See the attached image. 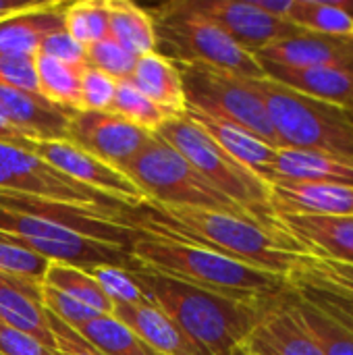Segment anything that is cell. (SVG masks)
Returning <instances> with one entry per match:
<instances>
[{
    "label": "cell",
    "instance_id": "6da1fadb",
    "mask_svg": "<svg viewBox=\"0 0 353 355\" xmlns=\"http://www.w3.org/2000/svg\"><path fill=\"white\" fill-rule=\"evenodd\" d=\"M125 223L139 231L189 241L287 279L295 275L308 258L306 250L279 227L270 229L243 214L146 204L141 208H127Z\"/></svg>",
    "mask_w": 353,
    "mask_h": 355
},
{
    "label": "cell",
    "instance_id": "7a4b0ae2",
    "mask_svg": "<svg viewBox=\"0 0 353 355\" xmlns=\"http://www.w3.org/2000/svg\"><path fill=\"white\" fill-rule=\"evenodd\" d=\"M135 277L148 297L208 355H239L270 308L281 302H241L164 275L137 268ZM291 293V291H289Z\"/></svg>",
    "mask_w": 353,
    "mask_h": 355
},
{
    "label": "cell",
    "instance_id": "3957f363",
    "mask_svg": "<svg viewBox=\"0 0 353 355\" xmlns=\"http://www.w3.org/2000/svg\"><path fill=\"white\" fill-rule=\"evenodd\" d=\"M129 252L139 268L241 302H273L291 291L287 277L241 264L171 235L137 229Z\"/></svg>",
    "mask_w": 353,
    "mask_h": 355
},
{
    "label": "cell",
    "instance_id": "277c9868",
    "mask_svg": "<svg viewBox=\"0 0 353 355\" xmlns=\"http://www.w3.org/2000/svg\"><path fill=\"white\" fill-rule=\"evenodd\" d=\"M148 12L154 21L156 52L175 64H204L241 79H266L256 56L193 10L189 0L164 2L148 8Z\"/></svg>",
    "mask_w": 353,
    "mask_h": 355
},
{
    "label": "cell",
    "instance_id": "5b68a950",
    "mask_svg": "<svg viewBox=\"0 0 353 355\" xmlns=\"http://www.w3.org/2000/svg\"><path fill=\"white\" fill-rule=\"evenodd\" d=\"M281 148L314 150L353 164V123L343 106L314 100L270 79H252Z\"/></svg>",
    "mask_w": 353,
    "mask_h": 355
},
{
    "label": "cell",
    "instance_id": "8992f818",
    "mask_svg": "<svg viewBox=\"0 0 353 355\" xmlns=\"http://www.w3.org/2000/svg\"><path fill=\"white\" fill-rule=\"evenodd\" d=\"M156 135L175 148L216 191L241 206L258 223L277 229L270 185L229 156L187 112L169 119Z\"/></svg>",
    "mask_w": 353,
    "mask_h": 355
},
{
    "label": "cell",
    "instance_id": "52a82bcc",
    "mask_svg": "<svg viewBox=\"0 0 353 355\" xmlns=\"http://www.w3.org/2000/svg\"><path fill=\"white\" fill-rule=\"evenodd\" d=\"M0 239L25 248L48 262L71 264L83 270L100 264L139 268L125 245L87 237L58 218L8 206H0Z\"/></svg>",
    "mask_w": 353,
    "mask_h": 355
},
{
    "label": "cell",
    "instance_id": "ba28073f",
    "mask_svg": "<svg viewBox=\"0 0 353 355\" xmlns=\"http://www.w3.org/2000/svg\"><path fill=\"white\" fill-rule=\"evenodd\" d=\"M123 173L144 191L148 204L204 208L250 216L241 206L216 191L175 148H171L156 133L123 168Z\"/></svg>",
    "mask_w": 353,
    "mask_h": 355
},
{
    "label": "cell",
    "instance_id": "9c48e42d",
    "mask_svg": "<svg viewBox=\"0 0 353 355\" xmlns=\"http://www.w3.org/2000/svg\"><path fill=\"white\" fill-rule=\"evenodd\" d=\"M179 71L185 92V112L235 123L266 144L281 148L252 79H241L204 64H183Z\"/></svg>",
    "mask_w": 353,
    "mask_h": 355
},
{
    "label": "cell",
    "instance_id": "30bf717a",
    "mask_svg": "<svg viewBox=\"0 0 353 355\" xmlns=\"http://www.w3.org/2000/svg\"><path fill=\"white\" fill-rule=\"evenodd\" d=\"M0 193L40 198L73 206L121 208L123 204L100 196L46 164L25 146L0 139Z\"/></svg>",
    "mask_w": 353,
    "mask_h": 355
},
{
    "label": "cell",
    "instance_id": "8fae6325",
    "mask_svg": "<svg viewBox=\"0 0 353 355\" xmlns=\"http://www.w3.org/2000/svg\"><path fill=\"white\" fill-rule=\"evenodd\" d=\"M25 148L40 156L54 171L64 175L67 179L106 196L127 208H141L148 204L144 191L119 168L106 164L104 160L92 156L69 139H27Z\"/></svg>",
    "mask_w": 353,
    "mask_h": 355
},
{
    "label": "cell",
    "instance_id": "7c38bea8",
    "mask_svg": "<svg viewBox=\"0 0 353 355\" xmlns=\"http://www.w3.org/2000/svg\"><path fill=\"white\" fill-rule=\"evenodd\" d=\"M152 135L112 112L94 110H73L67 131L69 141L119 171L144 150Z\"/></svg>",
    "mask_w": 353,
    "mask_h": 355
},
{
    "label": "cell",
    "instance_id": "4fadbf2b",
    "mask_svg": "<svg viewBox=\"0 0 353 355\" xmlns=\"http://www.w3.org/2000/svg\"><path fill=\"white\" fill-rule=\"evenodd\" d=\"M189 4L252 54L279 40L302 33L300 27L266 15L252 0H189Z\"/></svg>",
    "mask_w": 353,
    "mask_h": 355
},
{
    "label": "cell",
    "instance_id": "5bb4252c",
    "mask_svg": "<svg viewBox=\"0 0 353 355\" xmlns=\"http://www.w3.org/2000/svg\"><path fill=\"white\" fill-rule=\"evenodd\" d=\"M275 225L308 256L353 266V216H310L277 212Z\"/></svg>",
    "mask_w": 353,
    "mask_h": 355
},
{
    "label": "cell",
    "instance_id": "9a60e30c",
    "mask_svg": "<svg viewBox=\"0 0 353 355\" xmlns=\"http://www.w3.org/2000/svg\"><path fill=\"white\" fill-rule=\"evenodd\" d=\"M254 56L260 64H277L289 69L339 67L353 71L352 37H333L310 31L279 40L258 50Z\"/></svg>",
    "mask_w": 353,
    "mask_h": 355
},
{
    "label": "cell",
    "instance_id": "2e32d148",
    "mask_svg": "<svg viewBox=\"0 0 353 355\" xmlns=\"http://www.w3.org/2000/svg\"><path fill=\"white\" fill-rule=\"evenodd\" d=\"M0 112L23 139H67L73 110L60 108L40 94L0 83Z\"/></svg>",
    "mask_w": 353,
    "mask_h": 355
},
{
    "label": "cell",
    "instance_id": "e0dca14e",
    "mask_svg": "<svg viewBox=\"0 0 353 355\" xmlns=\"http://www.w3.org/2000/svg\"><path fill=\"white\" fill-rule=\"evenodd\" d=\"M246 349L254 355H325L293 306V289L277 302L250 337Z\"/></svg>",
    "mask_w": 353,
    "mask_h": 355
},
{
    "label": "cell",
    "instance_id": "ac0fdd59",
    "mask_svg": "<svg viewBox=\"0 0 353 355\" xmlns=\"http://www.w3.org/2000/svg\"><path fill=\"white\" fill-rule=\"evenodd\" d=\"M268 185L273 214L353 216V187L287 179H275Z\"/></svg>",
    "mask_w": 353,
    "mask_h": 355
},
{
    "label": "cell",
    "instance_id": "d6986e66",
    "mask_svg": "<svg viewBox=\"0 0 353 355\" xmlns=\"http://www.w3.org/2000/svg\"><path fill=\"white\" fill-rule=\"evenodd\" d=\"M112 316L125 322L148 347L158 355H208L152 302L114 308Z\"/></svg>",
    "mask_w": 353,
    "mask_h": 355
},
{
    "label": "cell",
    "instance_id": "ffe728a7",
    "mask_svg": "<svg viewBox=\"0 0 353 355\" xmlns=\"http://www.w3.org/2000/svg\"><path fill=\"white\" fill-rule=\"evenodd\" d=\"M266 79L285 85L302 96L343 106L353 96V71L339 67H310L289 69L277 64H260Z\"/></svg>",
    "mask_w": 353,
    "mask_h": 355
},
{
    "label": "cell",
    "instance_id": "44dd1931",
    "mask_svg": "<svg viewBox=\"0 0 353 355\" xmlns=\"http://www.w3.org/2000/svg\"><path fill=\"white\" fill-rule=\"evenodd\" d=\"M0 322L56 349L54 337L48 329V316L42 306V285L0 275Z\"/></svg>",
    "mask_w": 353,
    "mask_h": 355
},
{
    "label": "cell",
    "instance_id": "7402d4cb",
    "mask_svg": "<svg viewBox=\"0 0 353 355\" xmlns=\"http://www.w3.org/2000/svg\"><path fill=\"white\" fill-rule=\"evenodd\" d=\"M229 156H233L239 164H243L246 168H250L252 173H256L258 177H262L266 183L273 177V164L277 158L279 148L266 144L264 139H260L258 135H254L252 131L229 123V121H221V119H212V116H204V114H193L187 112Z\"/></svg>",
    "mask_w": 353,
    "mask_h": 355
},
{
    "label": "cell",
    "instance_id": "603a6c76",
    "mask_svg": "<svg viewBox=\"0 0 353 355\" xmlns=\"http://www.w3.org/2000/svg\"><path fill=\"white\" fill-rule=\"evenodd\" d=\"M275 179L353 187V164L341 158L322 154V152H314V150L279 148L275 164H273L270 181Z\"/></svg>",
    "mask_w": 353,
    "mask_h": 355
},
{
    "label": "cell",
    "instance_id": "cb8c5ba5",
    "mask_svg": "<svg viewBox=\"0 0 353 355\" xmlns=\"http://www.w3.org/2000/svg\"><path fill=\"white\" fill-rule=\"evenodd\" d=\"M67 2L48 0L46 6L8 17L0 21V54L12 56H35L42 40L62 29V12Z\"/></svg>",
    "mask_w": 353,
    "mask_h": 355
},
{
    "label": "cell",
    "instance_id": "d4e9b609",
    "mask_svg": "<svg viewBox=\"0 0 353 355\" xmlns=\"http://www.w3.org/2000/svg\"><path fill=\"white\" fill-rule=\"evenodd\" d=\"M154 104L171 116L185 114V92L179 67L158 52L139 56L129 77Z\"/></svg>",
    "mask_w": 353,
    "mask_h": 355
},
{
    "label": "cell",
    "instance_id": "484cf974",
    "mask_svg": "<svg viewBox=\"0 0 353 355\" xmlns=\"http://www.w3.org/2000/svg\"><path fill=\"white\" fill-rule=\"evenodd\" d=\"M108 35L133 56L156 52V31L148 8L127 0H108Z\"/></svg>",
    "mask_w": 353,
    "mask_h": 355
},
{
    "label": "cell",
    "instance_id": "4316f807",
    "mask_svg": "<svg viewBox=\"0 0 353 355\" xmlns=\"http://www.w3.org/2000/svg\"><path fill=\"white\" fill-rule=\"evenodd\" d=\"M33 69L42 98L67 110H81L79 87L83 67H73L37 52L33 56Z\"/></svg>",
    "mask_w": 353,
    "mask_h": 355
},
{
    "label": "cell",
    "instance_id": "83f0119b",
    "mask_svg": "<svg viewBox=\"0 0 353 355\" xmlns=\"http://www.w3.org/2000/svg\"><path fill=\"white\" fill-rule=\"evenodd\" d=\"M302 31L350 37L353 31V17H350L341 0H293L287 19Z\"/></svg>",
    "mask_w": 353,
    "mask_h": 355
},
{
    "label": "cell",
    "instance_id": "f1b7e54d",
    "mask_svg": "<svg viewBox=\"0 0 353 355\" xmlns=\"http://www.w3.org/2000/svg\"><path fill=\"white\" fill-rule=\"evenodd\" d=\"M42 287L60 291V293L69 295L71 300L87 306L89 310H94L100 316L112 314V310H114V306L100 291L96 281L83 268H77V266H71V264L50 262L48 268H46Z\"/></svg>",
    "mask_w": 353,
    "mask_h": 355
},
{
    "label": "cell",
    "instance_id": "f546056e",
    "mask_svg": "<svg viewBox=\"0 0 353 355\" xmlns=\"http://www.w3.org/2000/svg\"><path fill=\"white\" fill-rule=\"evenodd\" d=\"M77 331L102 355H158L112 314L98 316Z\"/></svg>",
    "mask_w": 353,
    "mask_h": 355
},
{
    "label": "cell",
    "instance_id": "4dcf8cb0",
    "mask_svg": "<svg viewBox=\"0 0 353 355\" xmlns=\"http://www.w3.org/2000/svg\"><path fill=\"white\" fill-rule=\"evenodd\" d=\"M289 283L293 287V293L322 312L327 318H331L335 324H339L343 331H347L353 337V297L347 293H341L337 289H331L318 281H312L300 272L289 277Z\"/></svg>",
    "mask_w": 353,
    "mask_h": 355
},
{
    "label": "cell",
    "instance_id": "1f68e13d",
    "mask_svg": "<svg viewBox=\"0 0 353 355\" xmlns=\"http://www.w3.org/2000/svg\"><path fill=\"white\" fill-rule=\"evenodd\" d=\"M110 112L133 123L135 127L148 133H156L169 119H173L166 110L154 104L131 79L117 81V92H114Z\"/></svg>",
    "mask_w": 353,
    "mask_h": 355
},
{
    "label": "cell",
    "instance_id": "d6a6232c",
    "mask_svg": "<svg viewBox=\"0 0 353 355\" xmlns=\"http://www.w3.org/2000/svg\"><path fill=\"white\" fill-rule=\"evenodd\" d=\"M62 29L81 46L92 44L108 35V4L102 0H79L64 6Z\"/></svg>",
    "mask_w": 353,
    "mask_h": 355
},
{
    "label": "cell",
    "instance_id": "836d02e7",
    "mask_svg": "<svg viewBox=\"0 0 353 355\" xmlns=\"http://www.w3.org/2000/svg\"><path fill=\"white\" fill-rule=\"evenodd\" d=\"M85 272L96 281L100 291L108 297V302L114 308L135 306V304L148 302V297H146V293H144V289L135 277V270L100 264V266L85 268Z\"/></svg>",
    "mask_w": 353,
    "mask_h": 355
},
{
    "label": "cell",
    "instance_id": "e575fe53",
    "mask_svg": "<svg viewBox=\"0 0 353 355\" xmlns=\"http://www.w3.org/2000/svg\"><path fill=\"white\" fill-rule=\"evenodd\" d=\"M293 306H295L298 316L306 324V329L320 343L325 355H353V337L347 331H343L339 324H335L322 312H318L316 308H312L310 304L300 300L295 293H293Z\"/></svg>",
    "mask_w": 353,
    "mask_h": 355
},
{
    "label": "cell",
    "instance_id": "d590c367",
    "mask_svg": "<svg viewBox=\"0 0 353 355\" xmlns=\"http://www.w3.org/2000/svg\"><path fill=\"white\" fill-rule=\"evenodd\" d=\"M137 56H133L129 50H125L119 42H114L110 35L104 40L92 44L87 48V64L104 71L106 75L119 79H129L135 69Z\"/></svg>",
    "mask_w": 353,
    "mask_h": 355
},
{
    "label": "cell",
    "instance_id": "8d00e7d4",
    "mask_svg": "<svg viewBox=\"0 0 353 355\" xmlns=\"http://www.w3.org/2000/svg\"><path fill=\"white\" fill-rule=\"evenodd\" d=\"M117 92V79L106 75L104 71L85 64L81 69V110L94 112H110L112 100Z\"/></svg>",
    "mask_w": 353,
    "mask_h": 355
},
{
    "label": "cell",
    "instance_id": "74e56055",
    "mask_svg": "<svg viewBox=\"0 0 353 355\" xmlns=\"http://www.w3.org/2000/svg\"><path fill=\"white\" fill-rule=\"evenodd\" d=\"M298 272L353 297V266L350 264H339V262L308 256Z\"/></svg>",
    "mask_w": 353,
    "mask_h": 355
},
{
    "label": "cell",
    "instance_id": "f35d334b",
    "mask_svg": "<svg viewBox=\"0 0 353 355\" xmlns=\"http://www.w3.org/2000/svg\"><path fill=\"white\" fill-rule=\"evenodd\" d=\"M42 306L46 312H50L52 316H56L58 320H62L64 324H69L73 329H81L83 324H87L100 316L94 310H89L87 306L71 300L69 295H64L60 291L48 289V287H42Z\"/></svg>",
    "mask_w": 353,
    "mask_h": 355
},
{
    "label": "cell",
    "instance_id": "ab89813d",
    "mask_svg": "<svg viewBox=\"0 0 353 355\" xmlns=\"http://www.w3.org/2000/svg\"><path fill=\"white\" fill-rule=\"evenodd\" d=\"M40 54L50 56L54 60L73 64V67H85L87 64V48L75 42L64 29H56L48 33L40 44Z\"/></svg>",
    "mask_w": 353,
    "mask_h": 355
},
{
    "label": "cell",
    "instance_id": "60d3db41",
    "mask_svg": "<svg viewBox=\"0 0 353 355\" xmlns=\"http://www.w3.org/2000/svg\"><path fill=\"white\" fill-rule=\"evenodd\" d=\"M0 83L23 92L40 94L35 69H33V56L0 54Z\"/></svg>",
    "mask_w": 353,
    "mask_h": 355
},
{
    "label": "cell",
    "instance_id": "b9f144b4",
    "mask_svg": "<svg viewBox=\"0 0 353 355\" xmlns=\"http://www.w3.org/2000/svg\"><path fill=\"white\" fill-rule=\"evenodd\" d=\"M48 316V329L54 337V347L60 355H102L89 341L83 339V335L64 324L62 320H58L56 316H52L50 312H46Z\"/></svg>",
    "mask_w": 353,
    "mask_h": 355
},
{
    "label": "cell",
    "instance_id": "7bdbcfd3",
    "mask_svg": "<svg viewBox=\"0 0 353 355\" xmlns=\"http://www.w3.org/2000/svg\"><path fill=\"white\" fill-rule=\"evenodd\" d=\"M0 355H60L35 337L0 322Z\"/></svg>",
    "mask_w": 353,
    "mask_h": 355
},
{
    "label": "cell",
    "instance_id": "ee69618b",
    "mask_svg": "<svg viewBox=\"0 0 353 355\" xmlns=\"http://www.w3.org/2000/svg\"><path fill=\"white\" fill-rule=\"evenodd\" d=\"M46 4H48V0H0V21L15 17V15L37 10Z\"/></svg>",
    "mask_w": 353,
    "mask_h": 355
},
{
    "label": "cell",
    "instance_id": "f6af8a7d",
    "mask_svg": "<svg viewBox=\"0 0 353 355\" xmlns=\"http://www.w3.org/2000/svg\"><path fill=\"white\" fill-rule=\"evenodd\" d=\"M252 2H254L260 10H264L266 15L277 17V19H283V21L289 19L291 4H293V0H252Z\"/></svg>",
    "mask_w": 353,
    "mask_h": 355
},
{
    "label": "cell",
    "instance_id": "bcb514c9",
    "mask_svg": "<svg viewBox=\"0 0 353 355\" xmlns=\"http://www.w3.org/2000/svg\"><path fill=\"white\" fill-rule=\"evenodd\" d=\"M0 139H4V141H12V144H19V146H25V141L27 139H23L10 125H8V121L4 119V114L0 112Z\"/></svg>",
    "mask_w": 353,
    "mask_h": 355
},
{
    "label": "cell",
    "instance_id": "7dc6e473",
    "mask_svg": "<svg viewBox=\"0 0 353 355\" xmlns=\"http://www.w3.org/2000/svg\"><path fill=\"white\" fill-rule=\"evenodd\" d=\"M345 110H347V114H350V119H352V123H353V96H352V100L345 104Z\"/></svg>",
    "mask_w": 353,
    "mask_h": 355
},
{
    "label": "cell",
    "instance_id": "c3c4849f",
    "mask_svg": "<svg viewBox=\"0 0 353 355\" xmlns=\"http://www.w3.org/2000/svg\"><path fill=\"white\" fill-rule=\"evenodd\" d=\"M246 355H254V354H250V352H248V349H246Z\"/></svg>",
    "mask_w": 353,
    "mask_h": 355
},
{
    "label": "cell",
    "instance_id": "681fc988",
    "mask_svg": "<svg viewBox=\"0 0 353 355\" xmlns=\"http://www.w3.org/2000/svg\"><path fill=\"white\" fill-rule=\"evenodd\" d=\"M239 355H246V349H243V352H241V354H239Z\"/></svg>",
    "mask_w": 353,
    "mask_h": 355
},
{
    "label": "cell",
    "instance_id": "f907efd6",
    "mask_svg": "<svg viewBox=\"0 0 353 355\" xmlns=\"http://www.w3.org/2000/svg\"><path fill=\"white\" fill-rule=\"evenodd\" d=\"M350 37H352V42H353V31H352V35H350Z\"/></svg>",
    "mask_w": 353,
    "mask_h": 355
}]
</instances>
